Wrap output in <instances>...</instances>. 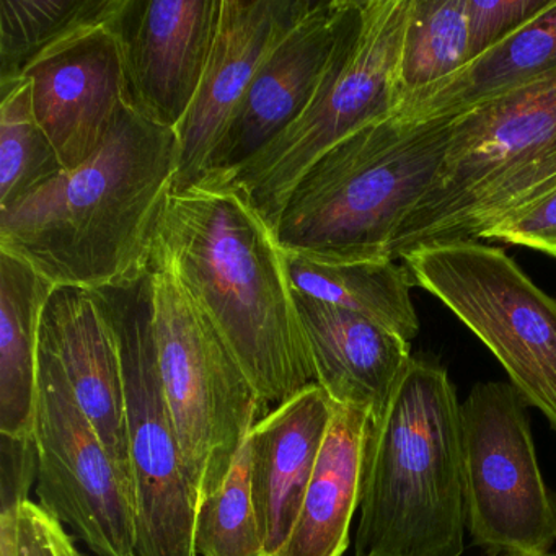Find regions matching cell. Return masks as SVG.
Instances as JSON below:
<instances>
[{
  "instance_id": "obj_1",
  "label": "cell",
  "mask_w": 556,
  "mask_h": 556,
  "mask_svg": "<svg viewBox=\"0 0 556 556\" xmlns=\"http://www.w3.org/2000/svg\"><path fill=\"white\" fill-rule=\"evenodd\" d=\"M178 164L175 129L126 103L99 151L0 213V252L54 286L100 289L151 260Z\"/></svg>"
},
{
  "instance_id": "obj_2",
  "label": "cell",
  "mask_w": 556,
  "mask_h": 556,
  "mask_svg": "<svg viewBox=\"0 0 556 556\" xmlns=\"http://www.w3.org/2000/svg\"><path fill=\"white\" fill-rule=\"evenodd\" d=\"M155 240L266 406L315 383L285 252L239 190L203 180L170 191Z\"/></svg>"
},
{
  "instance_id": "obj_3",
  "label": "cell",
  "mask_w": 556,
  "mask_h": 556,
  "mask_svg": "<svg viewBox=\"0 0 556 556\" xmlns=\"http://www.w3.org/2000/svg\"><path fill=\"white\" fill-rule=\"evenodd\" d=\"M460 403L445 367L413 357L364 451L354 556H462Z\"/></svg>"
},
{
  "instance_id": "obj_4",
  "label": "cell",
  "mask_w": 556,
  "mask_h": 556,
  "mask_svg": "<svg viewBox=\"0 0 556 556\" xmlns=\"http://www.w3.org/2000/svg\"><path fill=\"white\" fill-rule=\"evenodd\" d=\"M556 191V64L452 122L425 197L400 227L392 258L431 243L481 242Z\"/></svg>"
},
{
  "instance_id": "obj_5",
  "label": "cell",
  "mask_w": 556,
  "mask_h": 556,
  "mask_svg": "<svg viewBox=\"0 0 556 556\" xmlns=\"http://www.w3.org/2000/svg\"><path fill=\"white\" fill-rule=\"evenodd\" d=\"M451 132V122L392 115L343 139L289 194L279 245L333 262L393 260V240L442 167Z\"/></svg>"
},
{
  "instance_id": "obj_6",
  "label": "cell",
  "mask_w": 556,
  "mask_h": 556,
  "mask_svg": "<svg viewBox=\"0 0 556 556\" xmlns=\"http://www.w3.org/2000/svg\"><path fill=\"white\" fill-rule=\"evenodd\" d=\"M149 269L159 376L200 510L268 406L157 240Z\"/></svg>"
},
{
  "instance_id": "obj_7",
  "label": "cell",
  "mask_w": 556,
  "mask_h": 556,
  "mask_svg": "<svg viewBox=\"0 0 556 556\" xmlns=\"http://www.w3.org/2000/svg\"><path fill=\"white\" fill-rule=\"evenodd\" d=\"M409 9L412 0H356L311 105L242 167L204 180L239 190L276 233L286 201L305 172L399 106Z\"/></svg>"
},
{
  "instance_id": "obj_8",
  "label": "cell",
  "mask_w": 556,
  "mask_h": 556,
  "mask_svg": "<svg viewBox=\"0 0 556 556\" xmlns=\"http://www.w3.org/2000/svg\"><path fill=\"white\" fill-rule=\"evenodd\" d=\"M400 260L413 282L493 353L523 402L556 431V299L490 243H431Z\"/></svg>"
},
{
  "instance_id": "obj_9",
  "label": "cell",
  "mask_w": 556,
  "mask_h": 556,
  "mask_svg": "<svg viewBox=\"0 0 556 556\" xmlns=\"http://www.w3.org/2000/svg\"><path fill=\"white\" fill-rule=\"evenodd\" d=\"M122 357L129 471L135 501V556H198V507L165 402L152 333L149 265L132 278L93 289Z\"/></svg>"
},
{
  "instance_id": "obj_10",
  "label": "cell",
  "mask_w": 556,
  "mask_h": 556,
  "mask_svg": "<svg viewBox=\"0 0 556 556\" xmlns=\"http://www.w3.org/2000/svg\"><path fill=\"white\" fill-rule=\"evenodd\" d=\"M527 403L510 382H478L460 403L467 529L490 555L548 553L556 496L536 460Z\"/></svg>"
},
{
  "instance_id": "obj_11",
  "label": "cell",
  "mask_w": 556,
  "mask_h": 556,
  "mask_svg": "<svg viewBox=\"0 0 556 556\" xmlns=\"http://www.w3.org/2000/svg\"><path fill=\"white\" fill-rule=\"evenodd\" d=\"M37 490L45 513L99 556H135L132 488L77 403L54 354L38 346Z\"/></svg>"
},
{
  "instance_id": "obj_12",
  "label": "cell",
  "mask_w": 556,
  "mask_h": 556,
  "mask_svg": "<svg viewBox=\"0 0 556 556\" xmlns=\"http://www.w3.org/2000/svg\"><path fill=\"white\" fill-rule=\"evenodd\" d=\"M223 0H122L109 22L122 51L126 102L177 129L203 79Z\"/></svg>"
},
{
  "instance_id": "obj_13",
  "label": "cell",
  "mask_w": 556,
  "mask_h": 556,
  "mask_svg": "<svg viewBox=\"0 0 556 556\" xmlns=\"http://www.w3.org/2000/svg\"><path fill=\"white\" fill-rule=\"evenodd\" d=\"M312 5L314 0H223L203 79L175 129L178 164L174 193L206 177L211 157L260 67Z\"/></svg>"
},
{
  "instance_id": "obj_14",
  "label": "cell",
  "mask_w": 556,
  "mask_h": 556,
  "mask_svg": "<svg viewBox=\"0 0 556 556\" xmlns=\"http://www.w3.org/2000/svg\"><path fill=\"white\" fill-rule=\"evenodd\" d=\"M354 4L356 0H314L311 11L260 67L204 178L223 177L242 167L311 105L330 70Z\"/></svg>"
},
{
  "instance_id": "obj_15",
  "label": "cell",
  "mask_w": 556,
  "mask_h": 556,
  "mask_svg": "<svg viewBox=\"0 0 556 556\" xmlns=\"http://www.w3.org/2000/svg\"><path fill=\"white\" fill-rule=\"evenodd\" d=\"M24 77L31 83L35 116L66 170L99 151L128 103L122 51L109 25L45 54Z\"/></svg>"
},
{
  "instance_id": "obj_16",
  "label": "cell",
  "mask_w": 556,
  "mask_h": 556,
  "mask_svg": "<svg viewBox=\"0 0 556 556\" xmlns=\"http://www.w3.org/2000/svg\"><path fill=\"white\" fill-rule=\"evenodd\" d=\"M40 343L56 357L77 403L131 483L122 357L97 292L56 286L41 315Z\"/></svg>"
},
{
  "instance_id": "obj_17",
  "label": "cell",
  "mask_w": 556,
  "mask_h": 556,
  "mask_svg": "<svg viewBox=\"0 0 556 556\" xmlns=\"http://www.w3.org/2000/svg\"><path fill=\"white\" fill-rule=\"evenodd\" d=\"M292 291L315 383L334 405L363 409L377 421L412 364V343L364 315Z\"/></svg>"
},
{
  "instance_id": "obj_18",
  "label": "cell",
  "mask_w": 556,
  "mask_h": 556,
  "mask_svg": "<svg viewBox=\"0 0 556 556\" xmlns=\"http://www.w3.org/2000/svg\"><path fill=\"white\" fill-rule=\"evenodd\" d=\"M333 412L330 396L312 383L265 413L247 438L263 556L278 555L294 529Z\"/></svg>"
},
{
  "instance_id": "obj_19",
  "label": "cell",
  "mask_w": 556,
  "mask_h": 556,
  "mask_svg": "<svg viewBox=\"0 0 556 556\" xmlns=\"http://www.w3.org/2000/svg\"><path fill=\"white\" fill-rule=\"evenodd\" d=\"M369 426V415L363 409L334 405L301 513L275 556H344L351 522L359 510Z\"/></svg>"
},
{
  "instance_id": "obj_20",
  "label": "cell",
  "mask_w": 556,
  "mask_h": 556,
  "mask_svg": "<svg viewBox=\"0 0 556 556\" xmlns=\"http://www.w3.org/2000/svg\"><path fill=\"white\" fill-rule=\"evenodd\" d=\"M556 64V0L522 28L454 76L406 97L393 115L412 122H454L458 116L529 83Z\"/></svg>"
},
{
  "instance_id": "obj_21",
  "label": "cell",
  "mask_w": 556,
  "mask_h": 556,
  "mask_svg": "<svg viewBox=\"0 0 556 556\" xmlns=\"http://www.w3.org/2000/svg\"><path fill=\"white\" fill-rule=\"evenodd\" d=\"M56 286L0 252V434L35 435L40 324Z\"/></svg>"
},
{
  "instance_id": "obj_22",
  "label": "cell",
  "mask_w": 556,
  "mask_h": 556,
  "mask_svg": "<svg viewBox=\"0 0 556 556\" xmlns=\"http://www.w3.org/2000/svg\"><path fill=\"white\" fill-rule=\"evenodd\" d=\"M285 252L292 288L325 304L356 312L412 343L419 320L412 301V275L395 260L333 262Z\"/></svg>"
},
{
  "instance_id": "obj_23",
  "label": "cell",
  "mask_w": 556,
  "mask_h": 556,
  "mask_svg": "<svg viewBox=\"0 0 556 556\" xmlns=\"http://www.w3.org/2000/svg\"><path fill=\"white\" fill-rule=\"evenodd\" d=\"M122 0H0V83L22 79L73 38L109 25Z\"/></svg>"
},
{
  "instance_id": "obj_24",
  "label": "cell",
  "mask_w": 556,
  "mask_h": 556,
  "mask_svg": "<svg viewBox=\"0 0 556 556\" xmlns=\"http://www.w3.org/2000/svg\"><path fill=\"white\" fill-rule=\"evenodd\" d=\"M64 170L56 148L35 116L30 79L0 83V213Z\"/></svg>"
},
{
  "instance_id": "obj_25",
  "label": "cell",
  "mask_w": 556,
  "mask_h": 556,
  "mask_svg": "<svg viewBox=\"0 0 556 556\" xmlns=\"http://www.w3.org/2000/svg\"><path fill=\"white\" fill-rule=\"evenodd\" d=\"M470 61L467 0H412L400 102L454 76Z\"/></svg>"
},
{
  "instance_id": "obj_26",
  "label": "cell",
  "mask_w": 556,
  "mask_h": 556,
  "mask_svg": "<svg viewBox=\"0 0 556 556\" xmlns=\"http://www.w3.org/2000/svg\"><path fill=\"white\" fill-rule=\"evenodd\" d=\"M194 546L198 556H263L249 441L243 442L220 486L201 504Z\"/></svg>"
},
{
  "instance_id": "obj_27",
  "label": "cell",
  "mask_w": 556,
  "mask_h": 556,
  "mask_svg": "<svg viewBox=\"0 0 556 556\" xmlns=\"http://www.w3.org/2000/svg\"><path fill=\"white\" fill-rule=\"evenodd\" d=\"M553 0H467L471 60L516 34Z\"/></svg>"
},
{
  "instance_id": "obj_28",
  "label": "cell",
  "mask_w": 556,
  "mask_h": 556,
  "mask_svg": "<svg viewBox=\"0 0 556 556\" xmlns=\"http://www.w3.org/2000/svg\"><path fill=\"white\" fill-rule=\"evenodd\" d=\"M38 445L35 435L0 434V516H15L27 503L38 477Z\"/></svg>"
},
{
  "instance_id": "obj_29",
  "label": "cell",
  "mask_w": 556,
  "mask_h": 556,
  "mask_svg": "<svg viewBox=\"0 0 556 556\" xmlns=\"http://www.w3.org/2000/svg\"><path fill=\"white\" fill-rule=\"evenodd\" d=\"M483 240L522 247L556 260V191L491 230Z\"/></svg>"
},
{
  "instance_id": "obj_30",
  "label": "cell",
  "mask_w": 556,
  "mask_h": 556,
  "mask_svg": "<svg viewBox=\"0 0 556 556\" xmlns=\"http://www.w3.org/2000/svg\"><path fill=\"white\" fill-rule=\"evenodd\" d=\"M74 540L40 504L27 501L15 517V556H67Z\"/></svg>"
},
{
  "instance_id": "obj_31",
  "label": "cell",
  "mask_w": 556,
  "mask_h": 556,
  "mask_svg": "<svg viewBox=\"0 0 556 556\" xmlns=\"http://www.w3.org/2000/svg\"><path fill=\"white\" fill-rule=\"evenodd\" d=\"M15 517L0 516V556H15Z\"/></svg>"
},
{
  "instance_id": "obj_32",
  "label": "cell",
  "mask_w": 556,
  "mask_h": 556,
  "mask_svg": "<svg viewBox=\"0 0 556 556\" xmlns=\"http://www.w3.org/2000/svg\"><path fill=\"white\" fill-rule=\"evenodd\" d=\"M501 556H556L553 553H509V555H501Z\"/></svg>"
},
{
  "instance_id": "obj_33",
  "label": "cell",
  "mask_w": 556,
  "mask_h": 556,
  "mask_svg": "<svg viewBox=\"0 0 556 556\" xmlns=\"http://www.w3.org/2000/svg\"><path fill=\"white\" fill-rule=\"evenodd\" d=\"M67 556H87L84 555L83 552H79V549L76 548V545L71 546L70 552H67Z\"/></svg>"
}]
</instances>
